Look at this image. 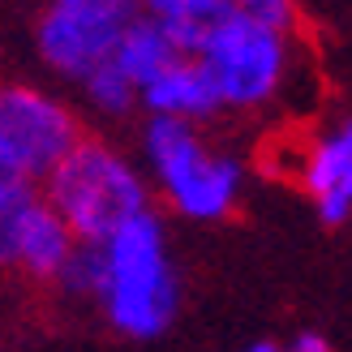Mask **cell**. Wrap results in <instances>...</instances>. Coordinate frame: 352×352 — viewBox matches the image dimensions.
Masks as SVG:
<instances>
[{
    "mask_svg": "<svg viewBox=\"0 0 352 352\" xmlns=\"http://www.w3.org/2000/svg\"><path fill=\"white\" fill-rule=\"evenodd\" d=\"M95 309L112 336L151 344L168 336L181 309V275L168 254V232L155 206L99 241V288Z\"/></svg>",
    "mask_w": 352,
    "mask_h": 352,
    "instance_id": "6da1fadb",
    "label": "cell"
},
{
    "mask_svg": "<svg viewBox=\"0 0 352 352\" xmlns=\"http://www.w3.org/2000/svg\"><path fill=\"white\" fill-rule=\"evenodd\" d=\"M138 146L155 198L172 215L189 223H219L241 206L245 164L228 151L206 146L202 125L181 116H146Z\"/></svg>",
    "mask_w": 352,
    "mask_h": 352,
    "instance_id": "7a4b0ae2",
    "label": "cell"
},
{
    "mask_svg": "<svg viewBox=\"0 0 352 352\" xmlns=\"http://www.w3.org/2000/svg\"><path fill=\"white\" fill-rule=\"evenodd\" d=\"M151 176L103 138H82L47 172L43 193L69 219L78 241H108L125 219L151 210Z\"/></svg>",
    "mask_w": 352,
    "mask_h": 352,
    "instance_id": "3957f363",
    "label": "cell"
},
{
    "mask_svg": "<svg viewBox=\"0 0 352 352\" xmlns=\"http://www.w3.org/2000/svg\"><path fill=\"white\" fill-rule=\"evenodd\" d=\"M215 78L228 116H254L284 95L292 78V30L250 13H228L193 52Z\"/></svg>",
    "mask_w": 352,
    "mask_h": 352,
    "instance_id": "277c9868",
    "label": "cell"
},
{
    "mask_svg": "<svg viewBox=\"0 0 352 352\" xmlns=\"http://www.w3.org/2000/svg\"><path fill=\"white\" fill-rule=\"evenodd\" d=\"M78 250V232L69 228L43 185L0 176V258L30 288H56Z\"/></svg>",
    "mask_w": 352,
    "mask_h": 352,
    "instance_id": "5b68a950",
    "label": "cell"
},
{
    "mask_svg": "<svg viewBox=\"0 0 352 352\" xmlns=\"http://www.w3.org/2000/svg\"><path fill=\"white\" fill-rule=\"evenodd\" d=\"M82 138L74 108L43 86L9 82L0 91V176L43 185Z\"/></svg>",
    "mask_w": 352,
    "mask_h": 352,
    "instance_id": "8992f818",
    "label": "cell"
},
{
    "mask_svg": "<svg viewBox=\"0 0 352 352\" xmlns=\"http://www.w3.org/2000/svg\"><path fill=\"white\" fill-rule=\"evenodd\" d=\"M146 13L142 0H47L34 17V52L65 82H82Z\"/></svg>",
    "mask_w": 352,
    "mask_h": 352,
    "instance_id": "52a82bcc",
    "label": "cell"
},
{
    "mask_svg": "<svg viewBox=\"0 0 352 352\" xmlns=\"http://www.w3.org/2000/svg\"><path fill=\"white\" fill-rule=\"evenodd\" d=\"M296 185L314 202L322 228H344L352 219V116L314 129L296 151Z\"/></svg>",
    "mask_w": 352,
    "mask_h": 352,
    "instance_id": "ba28073f",
    "label": "cell"
},
{
    "mask_svg": "<svg viewBox=\"0 0 352 352\" xmlns=\"http://www.w3.org/2000/svg\"><path fill=\"white\" fill-rule=\"evenodd\" d=\"M142 112L146 116H181V120H193V125H210V120L228 116L215 78H210V69L193 52H181L142 86Z\"/></svg>",
    "mask_w": 352,
    "mask_h": 352,
    "instance_id": "9c48e42d",
    "label": "cell"
},
{
    "mask_svg": "<svg viewBox=\"0 0 352 352\" xmlns=\"http://www.w3.org/2000/svg\"><path fill=\"white\" fill-rule=\"evenodd\" d=\"M176 56H181V43H176L172 34H168V26L155 22L151 13L138 17V22L125 30V39L116 43V52H112V60L125 69L138 86H146V82L160 74L168 60H176Z\"/></svg>",
    "mask_w": 352,
    "mask_h": 352,
    "instance_id": "30bf717a",
    "label": "cell"
},
{
    "mask_svg": "<svg viewBox=\"0 0 352 352\" xmlns=\"http://www.w3.org/2000/svg\"><path fill=\"white\" fill-rule=\"evenodd\" d=\"M142 5L155 22L168 26V34L181 43V52H198L206 30L215 26L219 17L236 13L232 0H142Z\"/></svg>",
    "mask_w": 352,
    "mask_h": 352,
    "instance_id": "8fae6325",
    "label": "cell"
},
{
    "mask_svg": "<svg viewBox=\"0 0 352 352\" xmlns=\"http://www.w3.org/2000/svg\"><path fill=\"white\" fill-rule=\"evenodd\" d=\"M78 91H82L86 108L95 116H103V120H125L133 108H142V86H138L112 56L103 65H95L91 74L78 82Z\"/></svg>",
    "mask_w": 352,
    "mask_h": 352,
    "instance_id": "7c38bea8",
    "label": "cell"
},
{
    "mask_svg": "<svg viewBox=\"0 0 352 352\" xmlns=\"http://www.w3.org/2000/svg\"><path fill=\"white\" fill-rule=\"evenodd\" d=\"M65 296H91L95 301V288H99V241H78V250L74 258H69V267L60 275V284H56Z\"/></svg>",
    "mask_w": 352,
    "mask_h": 352,
    "instance_id": "4fadbf2b",
    "label": "cell"
},
{
    "mask_svg": "<svg viewBox=\"0 0 352 352\" xmlns=\"http://www.w3.org/2000/svg\"><path fill=\"white\" fill-rule=\"evenodd\" d=\"M236 13H250L262 17V22H275V26H288L296 30V0H232Z\"/></svg>",
    "mask_w": 352,
    "mask_h": 352,
    "instance_id": "5bb4252c",
    "label": "cell"
},
{
    "mask_svg": "<svg viewBox=\"0 0 352 352\" xmlns=\"http://www.w3.org/2000/svg\"><path fill=\"white\" fill-rule=\"evenodd\" d=\"M284 348H288V352H327L331 340L322 336V331H296V336H292Z\"/></svg>",
    "mask_w": 352,
    "mask_h": 352,
    "instance_id": "9a60e30c",
    "label": "cell"
},
{
    "mask_svg": "<svg viewBox=\"0 0 352 352\" xmlns=\"http://www.w3.org/2000/svg\"><path fill=\"white\" fill-rule=\"evenodd\" d=\"M279 348H284V344H271V340H254L250 344V352H279Z\"/></svg>",
    "mask_w": 352,
    "mask_h": 352,
    "instance_id": "2e32d148",
    "label": "cell"
}]
</instances>
